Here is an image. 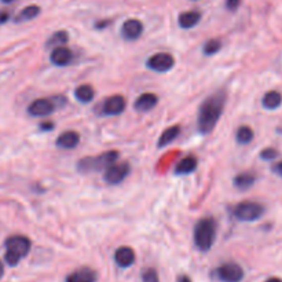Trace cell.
<instances>
[{"mask_svg": "<svg viewBox=\"0 0 282 282\" xmlns=\"http://www.w3.org/2000/svg\"><path fill=\"white\" fill-rule=\"evenodd\" d=\"M74 97L81 104H88L95 97V91H94V88L91 86L83 84V86H79L74 90Z\"/></svg>", "mask_w": 282, "mask_h": 282, "instance_id": "ffe728a7", "label": "cell"}, {"mask_svg": "<svg viewBox=\"0 0 282 282\" xmlns=\"http://www.w3.org/2000/svg\"><path fill=\"white\" fill-rule=\"evenodd\" d=\"M69 35L66 31H58L56 32L53 36L50 37L49 42H47V47L50 46H58V47H62L65 43H68Z\"/></svg>", "mask_w": 282, "mask_h": 282, "instance_id": "d4e9b609", "label": "cell"}, {"mask_svg": "<svg viewBox=\"0 0 282 282\" xmlns=\"http://www.w3.org/2000/svg\"><path fill=\"white\" fill-rule=\"evenodd\" d=\"M176 282H191V280L187 276H182V277H179L178 281Z\"/></svg>", "mask_w": 282, "mask_h": 282, "instance_id": "d6a6232c", "label": "cell"}, {"mask_svg": "<svg viewBox=\"0 0 282 282\" xmlns=\"http://www.w3.org/2000/svg\"><path fill=\"white\" fill-rule=\"evenodd\" d=\"M282 104V95L278 91H269L264 94L263 99H262V105L264 109L269 111H274L277 108H280Z\"/></svg>", "mask_w": 282, "mask_h": 282, "instance_id": "d6986e66", "label": "cell"}, {"mask_svg": "<svg viewBox=\"0 0 282 282\" xmlns=\"http://www.w3.org/2000/svg\"><path fill=\"white\" fill-rule=\"evenodd\" d=\"M73 58V54L72 51L66 47H56L53 50L51 56H50V61L53 62L56 66H66L68 63H70Z\"/></svg>", "mask_w": 282, "mask_h": 282, "instance_id": "9a60e30c", "label": "cell"}, {"mask_svg": "<svg viewBox=\"0 0 282 282\" xmlns=\"http://www.w3.org/2000/svg\"><path fill=\"white\" fill-rule=\"evenodd\" d=\"M54 128V124L53 123H42L40 124V129L42 131H50V129Z\"/></svg>", "mask_w": 282, "mask_h": 282, "instance_id": "1f68e13d", "label": "cell"}, {"mask_svg": "<svg viewBox=\"0 0 282 282\" xmlns=\"http://www.w3.org/2000/svg\"><path fill=\"white\" fill-rule=\"evenodd\" d=\"M117 160H118V152L116 150L105 152L97 157H84L77 163V171L83 172V173L101 171V169L113 166Z\"/></svg>", "mask_w": 282, "mask_h": 282, "instance_id": "277c9868", "label": "cell"}, {"mask_svg": "<svg viewBox=\"0 0 282 282\" xmlns=\"http://www.w3.org/2000/svg\"><path fill=\"white\" fill-rule=\"evenodd\" d=\"M200 19H201V12L200 11H186V12H182L180 15H179V25H180V28H183V29H191V28H194L198 22H200Z\"/></svg>", "mask_w": 282, "mask_h": 282, "instance_id": "e0dca14e", "label": "cell"}, {"mask_svg": "<svg viewBox=\"0 0 282 282\" xmlns=\"http://www.w3.org/2000/svg\"><path fill=\"white\" fill-rule=\"evenodd\" d=\"M159 104V98L156 94H152V92H145L142 94L141 97H138L135 101V109L138 112H150L152 109H154Z\"/></svg>", "mask_w": 282, "mask_h": 282, "instance_id": "2e32d148", "label": "cell"}, {"mask_svg": "<svg viewBox=\"0 0 282 282\" xmlns=\"http://www.w3.org/2000/svg\"><path fill=\"white\" fill-rule=\"evenodd\" d=\"M227 94L225 90H219L205 99L200 106L197 116V127L201 134H211L221 118L225 105H226Z\"/></svg>", "mask_w": 282, "mask_h": 282, "instance_id": "6da1fadb", "label": "cell"}, {"mask_svg": "<svg viewBox=\"0 0 282 282\" xmlns=\"http://www.w3.org/2000/svg\"><path fill=\"white\" fill-rule=\"evenodd\" d=\"M3 274H4V267H3V263L0 262V278L3 277Z\"/></svg>", "mask_w": 282, "mask_h": 282, "instance_id": "836d02e7", "label": "cell"}, {"mask_svg": "<svg viewBox=\"0 0 282 282\" xmlns=\"http://www.w3.org/2000/svg\"><path fill=\"white\" fill-rule=\"evenodd\" d=\"M256 182V176L252 173H239L234 178V186L238 190H248Z\"/></svg>", "mask_w": 282, "mask_h": 282, "instance_id": "7402d4cb", "label": "cell"}, {"mask_svg": "<svg viewBox=\"0 0 282 282\" xmlns=\"http://www.w3.org/2000/svg\"><path fill=\"white\" fill-rule=\"evenodd\" d=\"M197 169V159L194 156H187L179 164L175 167V173L176 175H189Z\"/></svg>", "mask_w": 282, "mask_h": 282, "instance_id": "ac0fdd59", "label": "cell"}, {"mask_svg": "<svg viewBox=\"0 0 282 282\" xmlns=\"http://www.w3.org/2000/svg\"><path fill=\"white\" fill-rule=\"evenodd\" d=\"M253 131H252L251 127L248 125H242L237 129V134H235V139L238 142L239 145H248L251 143L252 139H253Z\"/></svg>", "mask_w": 282, "mask_h": 282, "instance_id": "603a6c76", "label": "cell"}, {"mask_svg": "<svg viewBox=\"0 0 282 282\" xmlns=\"http://www.w3.org/2000/svg\"><path fill=\"white\" fill-rule=\"evenodd\" d=\"M277 156H278V152H277L276 149H271V147H267V149H264L260 152V157L266 161H271V160L277 159Z\"/></svg>", "mask_w": 282, "mask_h": 282, "instance_id": "83f0119b", "label": "cell"}, {"mask_svg": "<svg viewBox=\"0 0 282 282\" xmlns=\"http://www.w3.org/2000/svg\"><path fill=\"white\" fill-rule=\"evenodd\" d=\"M8 18H10L8 12H7V11H0V25L6 24L7 21H8Z\"/></svg>", "mask_w": 282, "mask_h": 282, "instance_id": "f546056e", "label": "cell"}, {"mask_svg": "<svg viewBox=\"0 0 282 282\" xmlns=\"http://www.w3.org/2000/svg\"><path fill=\"white\" fill-rule=\"evenodd\" d=\"M264 214V207L255 201H242L235 205L233 215L241 222H255L262 218Z\"/></svg>", "mask_w": 282, "mask_h": 282, "instance_id": "5b68a950", "label": "cell"}, {"mask_svg": "<svg viewBox=\"0 0 282 282\" xmlns=\"http://www.w3.org/2000/svg\"><path fill=\"white\" fill-rule=\"evenodd\" d=\"M216 276L222 282H239L244 278V270L237 263H225L218 267Z\"/></svg>", "mask_w": 282, "mask_h": 282, "instance_id": "ba28073f", "label": "cell"}, {"mask_svg": "<svg viewBox=\"0 0 282 282\" xmlns=\"http://www.w3.org/2000/svg\"><path fill=\"white\" fill-rule=\"evenodd\" d=\"M40 7L36 6V4H32V6L25 7L24 10L21 11L19 17L17 18V21H31V19H35L40 14Z\"/></svg>", "mask_w": 282, "mask_h": 282, "instance_id": "cb8c5ba5", "label": "cell"}, {"mask_svg": "<svg viewBox=\"0 0 282 282\" xmlns=\"http://www.w3.org/2000/svg\"><path fill=\"white\" fill-rule=\"evenodd\" d=\"M79 142H80L79 132L69 129V131L62 132L61 135L56 138V145L59 147V149H66V150H69V149H74V147L77 146Z\"/></svg>", "mask_w": 282, "mask_h": 282, "instance_id": "5bb4252c", "label": "cell"}, {"mask_svg": "<svg viewBox=\"0 0 282 282\" xmlns=\"http://www.w3.org/2000/svg\"><path fill=\"white\" fill-rule=\"evenodd\" d=\"M180 134V127L179 125H172L169 128H167L161 136L159 138V147L168 146L171 142H173Z\"/></svg>", "mask_w": 282, "mask_h": 282, "instance_id": "44dd1931", "label": "cell"}, {"mask_svg": "<svg viewBox=\"0 0 282 282\" xmlns=\"http://www.w3.org/2000/svg\"><path fill=\"white\" fill-rule=\"evenodd\" d=\"M98 274L90 267H81L66 277V282H97Z\"/></svg>", "mask_w": 282, "mask_h": 282, "instance_id": "4fadbf2b", "label": "cell"}, {"mask_svg": "<svg viewBox=\"0 0 282 282\" xmlns=\"http://www.w3.org/2000/svg\"><path fill=\"white\" fill-rule=\"evenodd\" d=\"M222 49L221 40L218 39H212V40H208L205 46H204V54L205 56H215L219 50Z\"/></svg>", "mask_w": 282, "mask_h": 282, "instance_id": "484cf974", "label": "cell"}, {"mask_svg": "<svg viewBox=\"0 0 282 282\" xmlns=\"http://www.w3.org/2000/svg\"><path fill=\"white\" fill-rule=\"evenodd\" d=\"M114 262L118 267L127 269L129 266H132L135 262V252L129 246H120L114 252Z\"/></svg>", "mask_w": 282, "mask_h": 282, "instance_id": "7c38bea8", "label": "cell"}, {"mask_svg": "<svg viewBox=\"0 0 282 282\" xmlns=\"http://www.w3.org/2000/svg\"><path fill=\"white\" fill-rule=\"evenodd\" d=\"M266 282H282L280 278H270V280H267Z\"/></svg>", "mask_w": 282, "mask_h": 282, "instance_id": "e575fe53", "label": "cell"}, {"mask_svg": "<svg viewBox=\"0 0 282 282\" xmlns=\"http://www.w3.org/2000/svg\"><path fill=\"white\" fill-rule=\"evenodd\" d=\"M125 99L121 95H112L106 99L102 106V111L106 116H118L125 109Z\"/></svg>", "mask_w": 282, "mask_h": 282, "instance_id": "30bf717a", "label": "cell"}, {"mask_svg": "<svg viewBox=\"0 0 282 282\" xmlns=\"http://www.w3.org/2000/svg\"><path fill=\"white\" fill-rule=\"evenodd\" d=\"M6 255L4 260L8 266H17L19 260L31 251V239L25 235H11L6 239Z\"/></svg>", "mask_w": 282, "mask_h": 282, "instance_id": "3957f363", "label": "cell"}, {"mask_svg": "<svg viewBox=\"0 0 282 282\" xmlns=\"http://www.w3.org/2000/svg\"><path fill=\"white\" fill-rule=\"evenodd\" d=\"M1 1H3V3H12L14 0H1Z\"/></svg>", "mask_w": 282, "mask_h": 282, "instance_id": "d590c367", "label": "cell"}, {"mask_svg": "<svg viewBox=\"0 0 282 282\" xmlns=\"http://www.w3.org/2000/svg\"><path fill=\"white\" fill-rule=\"evenodd\" d=\"M175 65V58L168 53H157L152 56L146 62V66L157 73H166Z\"/></svg>", "mask_w": 282, "mask_h": 282, "instance_id": "8992f818", "label": "cell"}, {"mask_svg": "<svg viewBox=\"0 0 282 282\" xmlns=\"http://www.w3.org/2000/svg\"><path fill=\"white\" fill-rule=\"evenodd\" d=\"M239 6V0H226V7L230 11H235Z\"/></svg>", "mask_w": 282, "mask_h": 282, "instance_id": "f1b7e54d", "label": "cell"}, {"mask_svg": "<svg viewBox=\"0 0 282 282\" xmlns=\"http://www.w3.org/2000/svg\"><path fill=\"white\" fill-rule=\"evenodd\" d=\"M142 32H143V25L138 19H127L121 26V36L128 42L139 39Z\"/></svg>", "mask_w": 282, "mask_h": 282, "instance_id": "8fae6325", "label": "cell"}, {"mask_svg": "<svg viewBox=\"0 0 282 282\" xmlns=\"http://www.w3.org/2000/svg\"><path fill=\"white\" fill-rule=\"evenodd\" d=\"M216 239V222L214 218H203L194 226V245L201 252H208Z\"/></svg>", "mask_w": 282, "mask_h": 282, "instance_id": "7a4b0ae2", "label": "cell"}, {"mask_svg": "<svg viewBox=\"0 0 282 282\" xmlns=\"http://www.w3.org/2000/svg\"><path fill=\"white\" fill-rule=\"evenodd\" d=\"M129 171H131V167L127 161L124 163H118V164H113L109 168H106V172H105V182L108 184H118L123 182L124 179L127 178L129 175Z\"/></svg>", "mask_w": 282, "mask_h": 282, "instance_id": "52a82bcc", "label": "cell"}, {"mask_svg": "<svg viewBox=\"0 0 282 282\" xmlns=\"http://www.w3.org/2000/svg\"><path fill=\"white\" fill-rule=\"evenodd\" d=\"M54 111H56L54 99L49 98L35 99V101L29 105V108H28V113L33 117L50 116Z\"/></svg>", "mask_w": 282, "mask_h": 282, "instance_id": "9c48e42d", "label": "cell"}, {"mask_svg": "<svg viewBox=\"0 0 282 282\" xmlns=\"http://www.w3.org/2000/svg\"><path fill=\"white\" fill-rule=\"evenodd\" d=\"M273 171L276 172L277 175H280L282 178V161H280L278 164H276V166L273 167Z\"/></svg>", "mask_w": 282, "mask_h": 282, "instance_id": "4dcf8cb0", "label": "cell"}, {"mask_svg": "<svg viewBox=\"0 0 282 282\" xmlns=\"http://www.w3.org/2000/svg\"><path fill=\"white\" fill-rule=\"evenodd\" d=\"M142 281L143 282H160L159 274L154 269H147V270L143 271L142 274Z\"/></svg>", "mask_w": 282, "mask_h": 282, "instance_id": "4316f807", "label": "cell"}]
</instances>
